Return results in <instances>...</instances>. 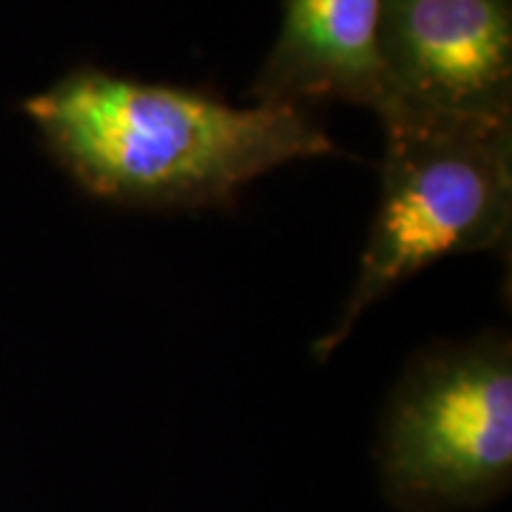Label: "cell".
Returning a JSON list of instances; mask_svg holds the SVG:
<instances>
[{"instance_id":"4","label":"cell","mask_w":512,"mask_h":512,"mask_svg":"<svg viewBox=\"0 0 512 512\" xmlns=\"http://www.w3.org/2000/svg\"><path fill=\"white\" fill-rule=\"evenodd\" d=\"M387 117L512 119V0H382Z\"/></svg>"},{"instance_id":"1","label":"cell","mask_w":512,"mask_h":512,"mask_svg":"<svg viewBox=\"0 0 512 512\" xmlns=\"http://www.w3.org/2000/svg\"><path fill=\"white\" fill-rule=\"evenodd\" d=\"M24 112L83 190L126 207H226L278 166L337 152L302 107H235L102 69L67 74Z\"/></svg>"},{"instance_id":"3","label":"cell","mask_w":512,"mask_h":512,"mask_svg":"<svg viewBox=\"0 0 512 512\" xmlns=\"http://www.w3.org/2000/svg\"><path fill=\"white\" fill-rule=\"evenodd\" d=\"M387 501L401 512H477L512 486V342L486 330L420 351L377 434Z\"/></svg>"},{"instance_id":"5","label":"cell","mask_w":512,"mask_h":512,"mask_svg":"<svg viewBox=\"0 0 512 512\" xmlns=\"http://www.w3.org/2000/svg\"><path fill=\"white\" fill-rule=\"evenodd\" d=\"M382 0H285L283 24L252 86L254 102L342 100L382 117L389 110Z\"/></svg>"},{"instance_id":"2","label":"cell","mask_w":512,"mask_h":512,"mask_svg":"<svg viewBox=\"0 0 512 512\" xmlns=\"http://www.w3.org/2000/svg\"><path fill=\"white\" fill-rule=\"evenodd\" d=\"M380 200L356 283L335 328L313 344L328 361L363 313L437 261L510 240L512 119L387 117Z\"/></svg>"}]
</instances>
